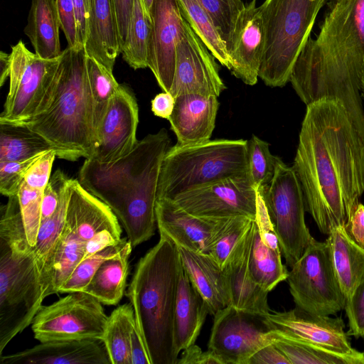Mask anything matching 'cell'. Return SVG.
Instances as JSON below:
<instances>
[{"instance_id": "obj_51", "label": "cell", "mask_w": 364, "mask_h": 364, "mask_svg": "<svg viewBox=\"0 0 364 364\" xmlns=\"http://www.w3.org/2000/svg\"><path fill=\"white\" fill-rule=\"evenodd\" d=\"M290 364L287 356L272 343L257 351L247 364Z\"/></svg>"}, {"instance_id": "obj_46", "label": "cell", "mask_w": 364, "mask_h": 364, "mask_svg": "<svg viewBox=\"0 0 364 364\" xmlns=\"http://www.w3.org/2000/svg\"><path fill=\"white\" fill-rule=\"evenodd\" d=\"M44 153L22 161L0 162L1 193L8 198L16 196L28 169Z\"/></svg>"}, {"instance_id": "obj_39", "label": "cell", "mask_w": 364, "mask_h": 364, "mask_svg": "<svg viewBox=\"0 0 364 364\" xmlns=\"http://www.w3.org/2000/svg\"><path fill=\"white\" fill-rule=\"evenodd\" d=\"M87 70L92 98L94 127L97 141V129L120 85L115 80L113 72L109 71L94 58L87 56Z\"/></svg>"}, {"instance_id": "obj_45", "label": "cell", "mask_w": 364, "mask_h": 364, "mask_svg": "<svg viewBox=\"0 0 364 364\" xmlns=\"http://www.w3.org/2000/svg\"><path fill=\"white\" fill-rule=\"evenodd\" d=\"M43 192L23 181L17 193L26 236L31 247L36 245L41 225Z\"/></svg>"}, {"instance_id": "obj_28", "label": "cell", "mask_w": 364, "mask_h": 364, "mask_svg": "<svg viewBox=\"0 0 364 364\" xmlns=\"http://www.w3.org/2000/svg\"><path fill=\"white\" fill-rule=\"evenodd\" d=\"M326 241L329 245L334 271L346 301L364 280V247L349 237L345 226L333 229Z\"/></svg>"}, {"instance_id": "obj_33", "label": "cell", "mask_w": 364, "mask_h": 364, "mask_svg": "<svg viewBox=\"0 0 364 364\" xmlns=\"http://www.w3.org/2000/svg\"><path fill=\"white\" fill-rule=\"evenodd\" d=\"M272 332L273 343L290 364H364L363 352L356 350L351 353H339Z\"/></svg>"}, {"instance_id": "obj_37", "label": "cell", "mask_w": 364, "mask_h": 364, "mask_svg": "<svg viewBox=\"0 0 364 364\" xmlns=\"http://www.w3.org/2000/svg\"><path fill=\"white\" fill-rule=\"evenodd\" d=\"M151 31V18L141 0H134L127 36L121 46L123 59L133 69L148 67V43Z\"/></svg>"}, {"instance_id": "obj_23", "label": "cell", "mask_w": 364, "mask_h": 364, "mask_svg": "<svg viewBox=\"0 0 364 364\" xmlns=\"http://www.w3.org/2000/svg\"><path fill=\"white\" fill-rule=\"evenodd\" d=\"M252 230L253 223L223 270L228 294V306L256 316L264 317L271 312L267 302L269 292L252 279L248 270Z\"/></svg>"}, {"instance_id": "obj_11", "label": "cell", "mask_w": 364, "mask_h": 364, "mask_svg": "<svg viewBox=\"0 0 364 364\" xmlns=\"http://www.w3.org/2000/svg\"><path fill=\"white\" fill-rule=\"evenodd\" d=\"M60 55L42 58L22 41L11 47L9 89L0 123L16 124L38 112L50 92Z\"/></svg>"}, {"instance_id": "obj_47", "label": "cell", "mask_w": 364, "mask_h": 364, "mask_svg": "<svg viewBox=\"0 0 364 364\" xmlns=\"http://www.w3.org/2000/svg\"><path fill=\"white\" fill-rule=\"evenodd\" d=\"M344 309L348 320V334L364 337V280L346 301Z\"/></svg>"}, {"instance_id": "obj_32", "label": "cell", "mask_w": 364, "mask_h": 364, "mask_svg": "<svg viewBox=\"0 0 364 364\" xmlns=\"http://www.w3.org/2000/svg\"><path fill=\"white\" fill-rule=\"evenodd\" d=\"M132 250L128 240L119 253L100 266L82 291L93 296L103 304H117L125 291Z\"/></svg>"}, {"instance_id": "obj_14", "label": "cell", "mask_w": 364, "mask_h": 364, "mask_svg": "<svg viewBox=\"0 0 364 364\" xmlns=\"http://www.w3.org/2000/svg\"><path fill=\"white\" fill-rule=\"evenodd\" d=\"M172 200L191 215L206 218L245 216L255 220L257 191L247 173L196 188Z\"/></svg>"}, {"instance_id": "obj_18", "label": "cell", "mask_w": 364, "mask_h": 364, "mask_svg": "<svg viewBox=\"0 0 364 364\" xmlns=\"http://www.w3.org/2000/svg\"><path fill=\"white\" fill-rule=\"evenodd\" d=\"M147 65L163 91L170 92L176 65V43L185 31L177 0H154Z\"/></svg>"}, {"instance_id": "obj_36", "label": "cell", "mask_w": 364, "mask_h": 364, "mask_svg": "<svg viewBox=\"0 0 364 364\" xmlns=\"http://www.w3.org/2000/svg\"><path fill=\"white\" fill-rule=\"evenodd\" d=\"M85 257V242L65 226L48 273L47 296L58 294Z\"/></svg>"}, {"instance_id": "obj_34", "label": "cell", "mask_w": 364, "mask_h": 364, "mask_svg": "<svg viewBox=\"0 0 364 364\" xmlns=\"http://www.w3.org/2000/svg\"><path fill=\"white\" fill-rule=\"evenodd\" d=\"M135 325L134 313L130 303L119 306L108 316L102 340L111 364H132L130 342Z\"/></svg>"}, {"instance_id": "obj_4", "label": "cell", "mask_w": 364, "mask_h": 364, "mask_svg": "<svg viewBox=\"0 0 364 364\" xmlns=\"http://www.w3.org/2000/svg\"><path fill=\"white\" fill-rule=\"evenodd\" d=\"M14 124L43 137L58 158H92L96 136L93 104L83 46L63 50L50 92L38 112Z\"/></svg>"}, {"instance_id": "obj_58", "label": "cell", "mask_w": 364, "mask_h": 364, "mask_svg": "<svg viewBox=\"0 0 364 364\" xmlns=\"http://www.w3.org/2000/svg\"><path fill=\"white\" fill-rule=\"evenodd\" d=\"M10 73V58L9 54L3 51L0 54V86H3Z\"/></svg>"}, {"instance_id": "obj_21", "label": "cell", "mask_w": 364, "mask_h": 364, "mask_svg": "<svg viewBox=\"0 0 364 364\" xmlns=\"http://www.w3.org/2000/svg\"><path fill=\"white\" fill-rule=\"evenodd\" d=\"M0 364H111L102 339L55 340L1 355Z\"/></svg>"}, {"instance_id": "obj_57", "label": "cell", "mask_w": 364, "mask_h": 364, "mask_svg": "<svg viewBox=\"0 0 364 364\" xmlns=\"http://www.w3.org/2000/svg\"><path fill=\"white\" fill-rule=\"evenodd\" d=\"M130 354L132 364H151L136 325L134 327L131 335Z\"/></svg>"}, {"instance_id": "obj_30", "label": "cell", "mask_w": 364, "mask_h": 364, "mask_svg": "<svg viewBox=\"0 0 364 364\" xmlns=\"http://www.w3.org/2000/svg\"><path fill=\"white\" fill-rule=\"evenodd\" d=\"M70 180V178L61 191L60 203L55 213L41 222L36 242L33 247L34 270L44 299L47 297L48 273L65 227Z\"/></svg>"}, {"instance_id": "obj_13", "label": "cell", "mask_w": 364, "mask_h": 364, "mask_svg": "<svg viewBox=\"0 0 364 364\" xmlns=\"http://www.w3.org/2000/svg\"><path fill=\"white\" fill-rule=\"evenodd\" d=\"M208 344L220 364H247L260 348L273 343L262 317L228 306L213 315Z\"/></svg>"}, {"instance_id": "obj_53", "label": "cell", "mask_w": 364, "mask_h": 364, "mask_svg": "<svg viewBox=\"0 0 364 364\" xmlns=\"http://www.w3.org/2000/svg\"><path fill=\"white\" fill-rule=\"evenodd\" d=\"M345 228L349 237L364 247V205L360 203L358 205Z\"/></svg>"}, {"instance_id": "obj_50", "label": "cell", "mask_w": 364, "mask_h": 364, "mask_svg": "<svg viewBox=\"0 0 364 364\" xmlns=\"http://www.w3.org/2000/svg\"><path fill=\"white\" fill-rule=\"evenodd\" d=\"M60 28L68 42V47L82 46L79 44L73 0H55Z\"/></svg>"}, {"instance_id": "obj_15", "label": "cell", "mask_w": 364, "mask_h": 364, "mask_svg": "<svg viewBox=\"0 0 364 364\" xmlns=\"http://www.w3.org/2000/svg\"><path fill=\"white\" fill-rule=\"evenodd\" d=\"M225 88L215 58L186 21L185 31L176 43L170 93L174 97L183 94L219 97Z\"/></svg>"}, {"instance_id": "obj_22", "label": "cell", "mask_w": 364, "mask_h": 364, "mask_svg": "<svg viewBox=\"0 0 364 364\" xmlns=\"http://www.w3.org/2000/svg\"><path fill=\"white\" fill-rule=\"evenodd\" d=\"M65 226L85 243L104 232L122 234L119 220L112 209L76 179L70 180Z\"/></svg>"}, {"instance_id": "obj_2", "label": "cell", "mask_w": 364, "mask_h": 364, "mask_svg": "<svg viewBox=\"0 0 364 364\" xmlns=\"http://www.w3.org/2000/svg\"><path fill=\"white\" fill-rule=\"evenodd\" d=\"M326 6L319 32L309 38L289 82L306 105L341 102L364 140V0H326Z\"/></svg>"}, {"instance_id": "obj_44", "label": "cell", "mask_w": 364, "mask_h": 364, "mask_svg": "<svg viewBox=\"0 0 364 364\" xmlns=\"http://www.w3.org/2000/svg\"><path fill=\"white\" fill-rule=\"evenodd\" d=\"M226 47L236 20L245 6L242 0H199Z\"/></svg>"}, {"instance_id": "obj_35", "label": "cell", "mask_w": 364, "mask_h": 364, "mask_svg": "<svg viewBox=\"0 0 364 364\" xmlns=\"http://www.w3.org/2000/svg\"><path fill=\"white\" fill-rule=\"evenodd\" d=\"M50 150V145L26 126L0 123V162L22 161Z\"/></svg>"}, {"instance_id": "obj_60", "label": "cell", "mask_w": 364, "mask_h": 364, "mask_svg": "<svg viewBox=\"0 0 364 364\" xmlns=\"http://www.w3.org/2000/svg\"><path fill=\"white\" fill-rule=\"evenodd\" d=\"M362 92L364 95V68H363V78H362Z\"/></svg>"}, {"instance_id": "obj_48", "label": "cell", "mask_w": 364, "mask_h": 364, "mask_svg": "<svg viewBox=\"0 0 364 364\" xmlns=\"http://www.w3.org/2000/svg\"><path fill=\"white\" fill-rule=\"evenodd\" d=\"M56 153L50 150L42 154L29 167L24 176L23 181L28 186L43 191L51 177V170Z\"/></svg>"}, {"instance_id": "obj_54", "label": "cell", "mask_w": 364, "mask_h": 364, "mask_svg": "<svg viewBox=\"0 0 364 364\" xmlns=\"http://www.w3.org/2000/svg\"><path fill=\"white\" fill-rule=\"evenodd\" d=\"M118 26L120 47L125 41L134 0H112Z\"/></svg>"}, {"instance_id": "obj_1", "label": "cell", "mask_w": 364, "mask_h": 364, "mask_svg": "<svg viewBox=\"0 0 364 364\" xmlns=\"http://www.w3.org/2000/svg\"><path fill=\"white\" fill-rule=\"evenodd\" d=\"M293 168L320 232L345 226L364 193V140L341 102L306 105Z\"/></svg>"}, {"instance_id": "obj_25", "label": "cell", "mask_w": 364, "mask_h": 364, "mask_svg": "<svg viewBox=\"0 0 364 364\" xmlns=\"http://www.w3.org/2000/svg\"><path fill=\"white\" fill-rule=\"evenodd\" d=\"M84 49L92 58L113 72L121 53L118 26L112 0H90L87 33Z\"/></svg>"}, {"instance_id": "obj_41", "label": "cell", "mask_w": 364, "mask_h": 364, "mask_svg": "<svg viewBox=\"0 0 364 364\" xmlns=\"http://www.w3.org/2000/svg\"><path fill=\"white\" fill-rule=\"evenodd\" d=\"M277 159L265 141L255 135L247 141V176L256 191H264L271 183Z\"/></svg>"}, {"instance_id": "obj_10", "label": "cell", "mask_w": 364, "mask_h": 364, "mask_svg": "<svg viewBox=\"0 0 364 364\" xmlns=\"http://www.w3.org/2000/svg\"><path fill=\"white\" fill-rule=\"evenodd\" d=\"M296 306L309 313L333 316L344 309L346 299L339 286L326 241L311 239L287 279Z\"/></svg>"}, {"instance_id": "obj_5", "label": "cell", "mask_w": 364, "mask_h": 364, "mask_svg": "<svg viewBox=\"0 0 364 364\" xmlns=\"http://www.w3.org/2000/svg\"><path fill=\"white\" fill-rule=\"evenodd\" d=\"M182 264L178 247L166 236L136 265L127 296L151 364H177L173 318Z\"/></svg>"}, {"instance_id": "obj_8", "label": "cell", "mask_w": 364, "mask_h": 364, "mask_svg": "<svg viewBox=\"0 0 364 364\" xmlns=\"http://www.w3.org/2000/svg\"><path fill=\"white\" fill-rule=\"evenodd\" d=\"M44 298L33 266V251L17 255L0 240V354L32 323Z\"/></svg>"}, {"instance_id": "obj_43", "label": "cell", "mask_w": 364, "mask_h": 364, "mask_svg": "<svg viewBox=\"0 0 364 364\" xmlns=\"http://www.w3.org/2000/svg\"><path fill=\"white\" fill-rule=\"evenodd\" d=\"M128 240L122 238L116 245L109 246L83 259L75 268L68 279L61 286L58 293L82 291L100 266L107 259L119 253Z\"/></svg>"}, {"instance_id": "obj_24", "label": "cell", "mask_w": 364, "mask_h": 364, "mask_svg": "<svg viewBox=\"0 0 364 364\" xmlns=\"http://www.w3.org/2000/svg\"><path fill=\"white\" fill-rule=\"evenodd\" d=\"M219 102L215 95L183 94L175 97L168 119L177 138L176 144L193 145L210 140Z\"/></svg>"}, {"instance_id": "obj_27", "label": "cell", "mask_w": 364, "mask_h": 364, "mask_svg": "<svg viewBox=\"0 0 364 364\" xmlns=\"http://www.w3.org/2000/svg\"><path fill=\"white\" fill-rule=\"evenodd\" d=\"M182 267L207 304L210 315L229 304L223 270L208 254L178 247Z\"/></svg>"}, {"instance_id": "obj_56", "label": "cell", "mask_w": 364, "mask_h": 364, "mask_svg": "<svg viewBox=\"0 0 364 364\" xmlns=\"http://www.w3.org/2000/svg\"><path fill=\"white\" fill-rule=\"evenodd\" d=\"M151 111L160 118L168 119L173 112L175 97L167 92L156 95L151 102Z\"/></svg>"}, {"instance_id": "obj_19", "label": "cell", "mask_w": 364, "mask_h": 364, "mask_svg": "<svg viewBox=\"0 0 364 364\" xmlns=\"http://www.w3.org/2000/svg\"><path fill=\"white\" fill-rule=\"evenodd\" d=\"M156 215L160 235L178 247L208 255L230 218L195 216L168 198L157 199Z\"/></svg>"}, {"instance_id": "obj_61", "label": "cell", "mask_w": 364, "mask_h": 364, "mask_svg": "<svg viewBox=\"0 0 364 364\" xmlns=\"http://www.w3.org/2000/svg\"><path fill=\"white\" fill-rule=\"evenodd\" d=\"M364 338V337H363ZM363 353H364V351H363Z\"/></svg>"}, {"instance_id": "obj_29", "label": "cell", "mask_w": 364, "mask_h": 364, "mask_svg": "<svg viewBox=\"0 0 364 364\" xmlns=\"http://www.w3.org/2000/svg\"><path fill=\"white\" fill-rule=\"evenodd\" d=\"M60 28L55 0H31L24 33L36 55L55 59L62 54Z\"/></svg>"}, {"instance_id": "obj_55", "label": "cell", "mask_w": 364, "mask_h": 364, "mask_svg": "<svg viewBox=\"0 0 364 364\" xmlns=\"http://www.w3.org/2000/svg\"><path fill=\"white\" fill-rule=\"evenodd\" d=\"M79 44L84 47L87 33L90 0H73Z\"/></svg>"}, {"instance_id": "obj_7", "label": "cell", "mask_w": 364, "mask_h": 364, "mask_svg": "<svg viewBox=\"0 0 364 364\" xmlns=\"http://www.w3.org/2000/svg\"><path fill=\"white\" fill-rule=\"evenodd\" d=\"M326 0H264L259 6L265 43L259 77L272 87L289 82L294 64L305 46Z\"/></svg>"}, {"instance_id": "obj_52", "label": "cell", "mask_w": 364, "mask_h": 364, "mask_svg": "<svg viewBox=\"0 0 364 364\" xmlns=\"http://www.w3.org/2000/svg\"><path fill=\"white\" fill-rule=\"evenodd\" d=\"M177 364H220L218 359L210 351H203L193 344L182 351Z\"/></svg>"}, {"instance_id": "obj_31", "label": "cell", "mask_w": 364, "mask_h": 364, "mask_svg": "<svg viewBox=\"0 0 364 364\" xmlns=\"http://www.w3.org/2000/svg\"><path fill=\"white\" fill-rule=\"evenodd\" d=\"M282 255L279 244L264 241L254 220L248 270L252 279L268 292L288 277L289 271L282 263Z\"/></svg>"}, {"instance_id": "obj_38", "label": "cell", "mask_w": 364, "mask_h": 364, "mask_svg": "<svg viewBox=\"0 0 364 364\" xmlns=\"http://www.w3.org/2000/svg\"><path fill=\"white\" fill-rule=\"evenodd\" d=\"M183 18L219 63L230 69L231 62L225 43L221 39L199 0H177Z\"/></svg>"}, {"instance_id": "obj_40", "label": "cell", "mask_w": 364, "mask_h": 364, "mask_svg": "<svg viewBox=\"0 0 364 364\" xmlns=\"http://www.w3.org/2000/svg\"><path fill=\"white\" fill-rule=\"evenodd\" d=\"M0 240L14 254L28 255L33 251L28 241L17 195L8 198L1 208Z\"/></svg>"}, {"instance_id": "obj_49", "label": "cell", "mask_w": 364, "mask_h": 364, "mask_svg": "<svg viewBox=\"0 0 364 364\" xmlns=\"http://www.w3.org/2000/svg\"><path fill=\"white\" fill-rule=\"evenodd\" d=\"M69 179L60 169L51 175L50 181L43 192L41 221L48 219L55 213L60 203L61 191Z\"/></svg>"}, {"instance_id": "obj_9", "label": "cell", "mask_w": 364, "mask_h": 364, "mask_svg": "<svg viewBox=\"0 0 364 364\" xmlns=\"http://www.w3.org/2000/svg\"><path fill=\"white\" fill-rule=\"evenodd\" d=\"M258 192L264 200L282 255L291 268L313 238L305 223L304 194L293 166L277 157L271 183Z\"/></svg>"}, {"instance_id": "obj_59", "label": "cell", "mask_w": 364, "mask_h": 364, "mask_svg": "<svg viewBox=\"0 0 364 364\" xmlns=\"http://www.w3.org/2000/svg\"><path fill=\"white\" fill-rule=\"evenodd\" d=\"M141 1L143 4V6H144L146 12L147 13L148 15L150 16V11H151V8L154 0H141Z\"/></svg>"}, {"instance_id": "obj_42", "label": "cell", "mask_w": 364, "mask_h": 364, "mask_svg": "<svg viewBox=\"0 0 364 364\" xmlns=\"http://www.w3.org/2000/svg\"><path fill=\"white\" fill-rule=\"evenodd\" d=\"M254 220L245 216L232 217L228 219L222 233L208 254L222 269L242 241Z\"/></svg>"}, {"instance_id": "obj_26", "label": "cell", "mask_w": 364, "mask_h": 364, "mask_svg": "<svg viewBox=\"0 0 364 364\" xmlns=\"http://www.w3.org/2000/svg\"><path fill=\"white\" fill-rule=\"evenodd\" d=\"M208 314L210 313L207 304L182 267L173 318V343L178 357L183 350L195 344Z\"/></svg>"}, {"instance_id": "obj_20", "label": "cell", "mask_w": 364, "mask_h": 364, "mask_svg": "<svg viewBox=\"0 0 364 364\" xmlns=\"http://www.w3.org/2000/svg\"><path fill=\"white\" fill-rule=\"evenodd\" d=\"M257 0H252L240 11L227 46L230 70L245 84L254 85L259 77L265 32Z\"/></svg>"}, {"instance_id": "obj_12", "label": "cell", "mask_w": 364, "mask_h": 364, "mask_svg": "<svg viewBox=\"0 0 364 364\" xmlns=\"http://www.w3.org/2000/svg\"><path fill=\"white\" fill-rule=\"evenodd\" d=\"M42 306L31 328L40 342L55 340L102 339L108 316L102 303L85 291H74Z\"/></svg>"}, {"instance_id": "obj_16", "label": "cell", "mask_w": 364, "mask_h": 364, "mask_svg": "<svg viewBox=\"0 0 364 364\" xmlns=\"http://www.w3.org/2000/svg\"><path fill=\"white\" fill-rule=\"evenodd\" d=\"M262 320L268 330L287 338L339 353L356 350L350 346L344 321L340 317L318 315L296 306L289 311L270 312Z\"/></svg>"}, {"instance_id": "obj_6", "label": "cell", "mask_w": 364, "mask_h": 364, "mask_svg": "<svg viewBox=\"0 0 364 364\" xmlns=\"http://www.w3.org/2000/svg\"><path fill=\"white\" fill-rule=\"evenodd\" d=\"M247 173V140L215 139L168 149L161 164L157 199L173 200L192 189Z\"/></svg>"}, {"instance_id": "obj_17", "label": "cell", "mask_w": 364, "mask_h": 364, "mask_svg": "<svg viewBox=\"0 0 364 364\" xmlns=\"http://www.w3.org/2000/svg\"><path fill=\"white\" fill-rule=\"evenodd\" d=\"M138 123L136 97L127 86L120 85L97 129L96 147L90 159L106 164L129 154L138 141Z\"/></svg>"}, {"instance_id": "obj_3", "label": "cell", "mask_w": 364, "mask_h": 364, "mask_svg": "<svg viewBox=\"0 0 364 364\" xmlns=\"http://www.w3.org/2000/svg\"><path fill=\"white\" fill-rule=\"evenodd\" d=\"M170 144L162 128L138 141L124 157L106 164L86 159L80 169V183L112 209L132 247L149 240L157 228L158 183Z\"/></svg>"}]
</instances>
